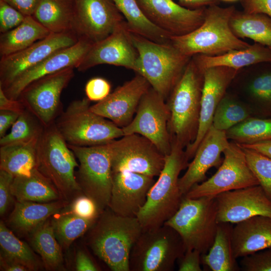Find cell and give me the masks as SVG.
<instances>
[{"instance_id": "6da1fadb", "label": "cell", "mask_w": 271, "mask_h": 271, "mask_svg": "<svg viewBox=\"0 0 271 271\" xmlns=\"http://www.w3.org/2000/svg\"><path fill=\"white\" fill-rule=\"evenodd\" d=\"M143 230L137 217L123 216L107 207L89 229L88 244L111 270L130 271L131 250Z\"/></svg>"}, {"instance_id": "7a4b0ae2", "label": "cell", "mask_w": 271, "mask_h": 271, "mask_svg": "<svg viewBox=\"0 0 271 271\" xmlns=\"http://www.w3.org/2000/svg\"><path fill=\"white\" fill-rule=\"evenodd\" d=\"M184 149L179 143L171 140V150L165 156L164 167L137 215L143 229L163 225L178 210L183 197L179 187V176L189 164Z\"/></svg>"}, {"instance_id": "3957f363", "label": "cell", "mask_w": 271, "mask_h": 271, "mask_svg": "<svg viewBox=\"0 0 271 271\" xmlns=\"http://www.w3.org/2000/svg\"><path fill=\"white\" fill-rule=\"evenodd\" d=\"M203 81V70L192 57L166 100L170 112L168 126L171 140L184 148L195 140L197 133Z\"/></svg>"}, {"instance_id": "277c9868", "label": "cell", "mask_w": 271, "mask_h": 271, "mask_svg": "<svg viewBox=\"0 0 271 271\" xmlns=\"http://www.w3.org/2000/svg\"><path fill=\"white\" fill-rule=\"evenodd\" d=\"M235 7L222 8L217 5L205 8L203 23L183 36H171L170 43L185 55L216 56L245 48L250 44L236 36L230 26Z\"/></svg>"}, {"instance_id": "5b68a950", "label": "cell", "mask_w": 271, "mask_h": 271, "mask_svg": "<svg viewBox=\"0 0 271 271\" xmlns=\"http://www.w3.org/2000/svg\"><path fill=\"white\" fill-rule=\"evenodd\" d=\"M130 35L139 54L135 72L167 100L192 57L171 43H157L131 32Z\"/></svg>"}, {"instance_id": "8992f818", "label": "cell", "mask_w": 271, "mask_h": 271, "mask_svg": "<svg viewBox=\"0 0 271 271\" xmlns=\"http://www.w3.org/2000/svg\"><path fill=\"white\" fill-rule=\"evenodd\" d=\"M90 101L87 97L72 101L55 120L67 144L99 146L124 136L121 127L90 110Z\"/></svg>"}, {"instance_id": "52a82bcc", "label": "cell", "mask_w": 271, "mask_h": 271, "mask_svg": "<svg viewBox=\"0 0 271 271\" xmlns=\"http://www.w3.org/2000/svg\"><path fill=\"white\" fill-rule=\"evenodd\" d=\"M75 157L55 123L45 126L39 142L37 169L68 202L82 193L75 175V169L79 167Z\"/></svg>"}, {"instance_id": "ba28073f", "label": "cell", "mask_w": 271, "mask_h": 271, "mask_svg": "<svg viewBox=\"0 0 271 271\" xmlns=\"http://www.w3.org/2000/svg\"><path fill=\"white\" fill-rule=\"evenodd\" d=\"M164 224L179 233L186 250L206 253L213 243L218 224L215 197L183 196L178 210Z\"/></svg>"}, {"instance_id": "9c48e42d", "label": "cell", "mask_w": 271, "mask_h": 271, "mask_svg": "<svg viewBox=\"0 0 271 271\" xmlns=\"http://www.w3.org/2000/svg\"><path fill=\"white\" fill-rule=\"evenodd\" d=\"M186 251L183 241L171 227L143 229L130 254V271H172Z\"/></svg>"}, {"instance_id": "30bf717a", "label": "cell", "mask_w": 271, "mask_h": 271, "mask_svg": "<svg viewBox=\"0 0 271 271\" xmlns=\"http://www.w3.org/2000/svg\"><path fill=\"white\" fill-rule=\"evenodd\" d=\"M67 145L79 162L76 178L82 194L95 202L100 214L108 207L111 196L112 167L109 143L90 147Z\"/></svg>"}, {"instance_id": "8fae6325", "label": "cell", "mask_w": 271, "mask_h": 271, "mask_svg": "<svg viewBox=\"0 0 271 271\" xmlns=\"http://www.w3.org/2000/svg\"><path fill=\"white\" fill-rule=\"evenodd\" d=\"M223 154V161L216 172L208 180L192 186L183 196L215 197L227 191L259 185L238 143L230 142Z\"/></svg>"}, {"instance_id": "7c38bea8", "label": "cell", "mask_w": 271, "mask_h": 271, "mask_svg": "<svg viewBox=\"0 0 271 271\" xmlns=\"http://www.w3.org/2000/svg\"><path fill=\"white\" fill-rule=\"evenodd\" d=\"M109 145L112 171H128L154 178L164 167L165 156L151 141L139 134L124 135Z\"/></svg>"}, {"instance_id": "4fadbf2b", "label": "cell", "mask_w": 271, "mask_h": 271, "mask_svg": "<svg viewBox=\"0 0 271 271\" xmlns=\"http://www.w3.org/2000/svg\"><path fill=\"white\" fill-rule=\"evenodd\" d=\"M170 117L165 98L151 87L143 96L131 121L121 127L124 135L139 134L151 141L165 156L171 150Z\"/></svg>"}, {"instance_id": "5bb4252c", "label": "cell", "mask_w": 271, "mask_h": 271, "mask_svg": "<svg viewBox=\"0 0 271 271\" xmlns=\"http://www.w3.org/2000/svg\"><path fill=\"white\" fill-rule=\"evenodd\" d=\"M74 67H69L42 77L29 84L18 99L44 126L55 122L63 111L61 94L74 76Z\"/></svg>"}, {"instance_id": "9a60e30c", "label": "cell", "mask_w": 271, "mask_h": 271, "mask_svg": "<svg viewBox=\"0 0 271 271\" xmlns=\"http://www.w3.org/2000/svg\"><path fill=\"white\" fill-rule=\"evenodd\" d=\"M139 58L126 23H120L107 37L93 43L76 68L84 72L100 64L125 67L134 71Z\"/></svg>"}, {"instance_id": "2e32d148", "label": "cell", "mask_w": 271, "mask_h": 271, "mask_svg": "<svg viewBox=\"0 0 271 271\" xmlns=\"http://www.w3.org/2000/svg\"><path fill=\"white\" fill-rule=\"evenodd\" d=\"M123 18L112 0H76L72 31L78 40L93 44L109 36Z\"/></svg>"}, {"instance_id": "e0dca14e", "label": "cell", "mask_w": 271, "mask_h": 271, "mask_svg": "<svg viewBox=\"0 0 271 271\" xmlns=\"http://www.w3.org/2000/svg\"><path fill=\"white\" fill-rule=\"evenodd\" d=\"M78 41L73 31L50 33L22 51L1 57L0 87L2 89L6 88L20 75L53 53L71 46Z\"/></svg>"}, {"instance_id": "ac0fdd59", "label": "cell", "mask_w": 271, "mask_h": 271, "mask_svg": "<svg viewBox=\"0 0 271 271\" xmlns=\"http://www.w3.org/2000/svg\"><path fill=\"white\" fill-rule=\"evenodd\" d=\"M202 70L204 81L197 133L195 140L185 150L188 161L193 158L201 142L212 126L216 109L238 71L226 66L211 67Z\"/></svg>"}, {"instance_id": "d6986e66", "label": "cell", "mask_w": 271, "mask_h": 271, "mask_svg": "<svg viewBox=\"0 0 271 271\" xmlns=\"http://www.w3.org/2000/svg\"><path fill=\"white\" fill-rule=\"evenodd\" d=\"M147 18L172 36L186 35L203 22L205 8L190 9L173 0H138Z\"/></svg>"}, {"instance_id": "ffe728a7", "label": "cell", "mask_w": 271, "mask_h": 271, "mask_svg": "<svg viewBox=\"0 0 271 271\" xmlns=\"http://www.w3.org/2000/svg\"><path fill=\"white\" fill-rule=\"evenodd\" d=\"M215 198L218 223L236 224L257 215L271 218V200L259 185L223 192Z\"/></svg>"}, {"instance_id": "44dd1931", "label": "cell", "mask_w": 271, "mask_h": 271, "mask_svg": "<svg viewBox=\"0 0 271 271\" xmlns=\"http://www.w3.org/2000/svg\"><path fill=\"white\" fill-rule=\"evenodd\" d=\"M151 87L145 78L137 74L90 109L123 127L131 121L142 97Z\"/></svg>"}, {"instance_id": "7402d4cb", "label": "cell", "mask_w": 271, "mask_h": 271, "mask_svg": "<svg viewBox=\"0 0 271 271\" xmlns=\"http://www.w3.org/2000/svg\"><path fill=\"white\" fill-rule=\"evenodd\" d=\"M154 178L128 171H112V188L108 207L115 213L137 217L146 202Z\"/></svg>"}, {"instance_id": "603a6c76", "label": "cell", "mask_w": 271, "mask_h": 271, "mask_svg": "<svg viewBox=\"0 0 271 271\" xmlns=\"http://www.w3.org/2000/svg\"><path fill=\"white\" fill-rule=\"evenodd\" d=\"M92 44L87 40L79 39L74 45L56 51L24 72L3 90L9 98L18 99L22 91L32 82L65 68H76Z\"/></svg>"}, {"instance_id": "cb8c5ba5", "label": "cell", "mask_w": 271, "mask_h": 271, "mask_svg": "<svg viewBox=\"0 0 271 271\" xmlns=\"http://www.w3.org/2000/svg\"><path fill=\"white\" fill-rule=\"evenodd\" d=\"M230 142L226 131L212 126L199 144L192 161L189 163L185 174L179 179L180 192L184 196L194 185L205 179L207 171L212 167L218 168L223 159L221 155Z\"/></svg>"}, {"instance_id": "d4e9b609", "label": "cell", "mask_w": 271, "mask_h": 271, "mask_svg": "<svg viewBox=\"0 0 271 271\" xmlns=\"http://www.w3.org/2000/svg\"><path fill=\"white\" fill-rule=\"evenodd\" d=\"M231 242L236 259L271 247V218L257 215L236 223Z\"/></svg>"}, {"instance_id": "484cf974", "label": "cell", "mask_w": 271, "mask_h": 271, "mask_svg": "<svg viewBox=\"0 0 271 271\" xmlns=\"http://www.w3.org/2000/svg\"><path fill=\"white\" fill-rule=\"evenodd\" d=\"M64 199L48 203L17 201L8 223L20 234H29L68 204Z\"/></svg>"}, {"instance_id": "4316f807", "label": "cell", "mask_w": 271, "mask_h": 271, "mask_svg": "<svg viewBox=\"0 0 271 271\" xmlns=\"http://www.w3.org/2000/svg\"><path fill=\"white\" fill-rule=\"evenodd\" d=\"M192 57L202 70L214 66H226L239 70L251 65L271 63V48L254 43L247 48L218 55L198 54Z\"/></svg>"}, {"instance_id": "83f0119b", "label": "cell", "mask_w": 271, "mask_h": 271, "mask_svg": "<svg viewBox=\"0 0 271 271\" xmlns=\"http://www.w3.org/2000/svg\"><path fill=\"white\" fill-rule=\"evenodd\" d=\"M11 191L19 201L48 203L63 199L52 182L37 169L29 176L14 177Z\"/></svg>"}, {"instance_id": "f1b7e54d", "label": "cell", "mask_w": 271, "mask_h": 271, "mask_svg": "<svg viewBox=\"0 0 271 271\" xmlns=\"http://www.w3.org/2000/svg\"><path fill=\"white\" fill-rule=\"evenodd\" d=\"M40 138L29 142L1 146L0 170L14 177L31 175L37 168Z\"/></svg>"}, {"instance_id": "f546056e", "label": "cell", "mask_w": 271, "mask_h": 271, "mask_svg": "<svg viewBox=\"0 0 271 271\" xmlns=\"http://www.w3.org/2000/svg\"><path fill=\"white\" fill-rule=\"evenodd\" d=\"M76 0H40L33 17L51 33L73 31Z\"/></svg>"}, {"instance_id": "4dcf8cb0", "label": "cell", "mask_w": 271, "mask_h": 271, "mask_svg": "<svg viewBox=\"0 0 271 271\" xmlns=\"http://www.w3.org/2000/svg\"><path fill=\"white\" fill-rule=\"evenodd\" d=\"M231 223L219 222L213 243L208 251L201 254V263L212 271H239V264L233 255Z\"/></svg>"}, {"instance_id": "1f68e13d", "label": "cell", "mask_w": 271, "mask_h": 271, "mask_svg": "<svg viewBox=\"0 0 271 271\" xmlns=\"http://www.w3.org/2000/svg\"><path fill=\"white\" fill-rule=\"evenodd\" d=\"M50 33L32 16H26L19 26L1 34V57L22 51L46 38Z\"/></svg>"}, {"instance_id": "d6a6232c", "label": "cell", "mask_w": 271, "mask_h": 271, "mask_svg": "<svg viewBox=\"0 0 271 271\" xmlns=\"http://www.w3.org/2000/svg\"><path fill=\"white\" fill-rule=\"evenodd\" d=\"M230 26L239 38H247L271 48V17L263 14L248 13L235 10Z\"/></svg>"}, {"instance_id": "836d02e7", "label": "cell", "mask_w": 271, "mask_h": 271, "mask_svg": "<svg viewBox=\"0 0 271 271\" xmlns=\"http://www.w3.org/2000/svg\"><path fill=\"white\" fill-rule=\"evenodd\" d=\"M112 1L126 19L130 32L157 43H170L172 36L157 27L147 18L138 0Z\"/></svg>"}, {"instance_id": "e575fe53", "label": "cell", "mask_w": 271, "mask_h": 271, "mask_svg": "<svg viewBox=\"0 0 271 271\" xmlns=\"http://www.w3.org/2000/svg\"><path fill=\"white\" fill-rule=\"evenodd\" d=\"M29 235L31 245L40 255L45 267L50 270L63 269L62 248L55 237L51 221L48 219Z\"/></svg>"}, {"instance_id": "d590c367", "label": "cell", "mask_w": 271, "mask_h": 271, "mask_svg": "<svg viewBox=\"0 0 271 271\" xmlns=\"http://www.w3.org/2000/svg\"><path fill=\"white\" fill-rule=\"evenodd\" d=\"M65 207L53 215L51 222L57 241L62 248L66 249L75 239L89 230L98 217L82 218Z\"/></svg>"}, {"instance_id": "8d00e7d4", "label": "cell", "mask_w": 271, "mask_h": 271, "mask_svg": "<svg viewBox=\"0 0 271 271\" xmlns=\"http://www.w3.org/2000/svg\"><path fill=\"white\" fill-rule=\"evenodd\" d=\"M1 254L25 266L28 270L39 269L40 262L31 247L18 238L2 221L0 222Z\"/></svg>"}, {"instance_id": "74e56055", "label": "cell", "mask_w": 271, "mask_h": 271, "mask_svg": "<svg viewBox=\"0 0 271 271\" xmlns=\"http://www.w3.org/2000/svg\"><path fill=\"white\" fill-rule=\"evenodd\" d=\"M228 139L239 144L271 140V118H248L226 131Z\"/></svg>"}, {"instance_id": "f35d334b", "label": "cell", "mask_w": 271, "mask_h": 271, "mask_svg": "<svg viewBox=\"0 0 271 271\" xmlns=\"http://www.w3.org/2000/svg\"><path fill=\"white\" fill-rule=\"evenodd\" d=\"M44 128L40 120L26 108L11 127L10 132L0 138V147L39 139Z\"/></svg>"}, {"instance_id": "ab89813d", "label": "cell", "mask_w": 271, "mask_h": 271, "mask_svg": "<svg viewBox=\"0 0 271 271\" xmlns=\"http://www.w3.org/2000/svg\"><path fill=\"white\" fill-rule=\"evenodd\" d=\"M248 116V112L244 107L224 97L216 109L212 126L216 129L226 131Z\"/></svg>"}, {"instance_id": "60d3db41", "label": "cell", "mask_w": 271, "mask_h": 271, "mask_svg": "<svg viewBox=\"0 0 271 271\" xmlns=\"http://www.w3.org/2000/svg\"><path fill=\"white\" fill-rule=\"evenodd\" d=\"M241 147L250 170L271 200V158L254 150Z\"/></svg>"}, {"instance_id": "b9f144b4", "label": "cell", "mask_w": 271, "mask_h": 271, "mask_svg": "<svg viewBox=\"0 0 271 271\" xmlns=\"http://www.w3.org/2000/svg\"><path fill=\"white\" fill-rule=\"evenodd\" d=\"M239 265L243 271H271V247L242 257Z\"/></svg>"}, {"instance_id": "7bdbcfd3", "label": "cell", "mask_w": 271, "mask_h": 271, "mask_svg": "<svg viewBox=\"0 0 271 271\" xmlns=\"http://www.w3.org/2000/svg\"><path fill=\"white\" fill-rule=\"evenodd\" d=\"M25 16L4 0H0V32L6 33L19 26Z\"/></svg>"}, {"instance_id": "ee69618b", "label": "cell", "mask_w": 271, "mask_h": 271, "mask_svg": "<svg viewBox=\"0 0 271 271\" xmlns=\"http://www.w3.org/2000/svg\"><path fill=\"white\" fill-rule=\"evenodd\" d=\"M250 91L258 100L271 104V70H266L251 82Z\"/></svg>"}, {"instance_id": "f6af8a7d", "label": "cell", "mask_w": 271, "mask_h": 271, "mask_svg": "<svg viewBox=\"0 0 271 271\" xmlns=\"http://www.w3.org/2000/svg\"><path fill=\"white\" fill-rule=\"evenodd\" d=\"M111 84L102 77H94L89 79L85 86L86 97L92 101H100L110 93Z\"/></svg>"}, {"instance_id": "bcb514c9", "label": "cell", "mask_w": 271, "mask_h": 271, "mask_svg": "<svg viewBox=\"0 0 271 271\" xmlns=\"http://www.w3.org/2000/svg\"><path fill=\"white\" fill-rule=\"evenodd\" d=\"M70 205V209L79 217L93 219L99 215L95 202L84 194L75 198Z\"/></svg>"}, {"instance_id": "7dc6e473", "label": "cell", "mask_w": 271, "mask_h": 271, "mask_svg": "<svg viewBox=\"0 0 271 271\" xmlns=\"http://www.w3.org/2000/svg\"><path fill=\"white\" fill-rule=\"evenodd\" d=\"M14 176L2 170H0V215L3 216L7 211L13 202V195L11 186Z\"/></svg>"}, {"instance_id": "c3c4849f", "label": "cell", "mask_w": 271, "mask_h": 271, "mask_svg": "<svg viewBox=\"0 0 271 271\" xmlns=\"http://www.w3.org/2000/svg\"><path fill=\"white\" fill-rule=\"evenodd\" d=\"M179 271H202L201 254L197 250H186L178 260Z\"/></svg>"}, {"instance_id": "681fc988", "label": "cell", "mask_w": 271, "mask_h": 271, "mask_svg": "<svg viewBox=\"0 0 271 271\" xmlns=\"http://www.w3.org/2000/svg\"><path fill=\"white\" fill-rule=\"evenodd\" d=\"M245 12L260 13L271 17V0H240Z\"/></svg>"}, {"instance_id": "f907efd6", "label": "cell", "mask_w": 271, "mask_h": 271, "mask_svg": "<svg viewBox=\"0 0 271 271\" xmlns=\"http://www.w3.org/2000/svg\"><path fill=\"white\" fill-rule=\"evenodd\" d=\"M75 268L77 271H98L100 268L85 251L79 250L76 253Z\"/></svg>"}, {"instance_id": "816d5d0a", "label": "cell", "mask_w": 271, "mask_h": 271, "mask_svg": "<svg viewBox=\"0 0 271 271\" xmlns=\"http://www.w3.org/2000/svg\"><path fill=\"white\" fill-rule=\"evenodd\" d=\"M25 16H33L40 0H4Z\"/></svg>"}, {"instance_id": "f5cc1de1", "label": "cell", "mask_w": 271, "mask_h": 271, "mask_svg": "<svg viewBox=\"0 0 271 271\" xmlns=\"http://www.w3.org/2000/svg\"><path fill=\"white\" fill-rule=\"evenodd\" d=\"M26 107L19 99H13L8 97L0 87V110H6L21 113Z\"/></svg>"}, {"instance_id": "db71d44e", "label": "cell", "mask_w": 271, "mask_h": 271, "mask_svg": "<svg viewBox=\"0 0 271 271\" xmlns=\"http://www.w3.org/2000/svg\"><path fill=\"white\" fill-rule=\"evenodd\" d=\"M20 114L15 111L0 110V138L6 134L8 129L12 126Z\"/></svg>"}, {"instance_id": "11a10c76", "label": "cell", "mask_w": 271, "mask_h": 271, "mask_svg": "<svg viewBox=\"0 0 271 271\" xmlns=\"http://www.w3.org/2000/svg\"><path fill=\"white\" fill-rule=\"evenodd\" d=\"M239 145L242 147L254 150L271 158V140Z\"/></svg>"}, {"instance_id": "9f6ffc18", "label": "cell", "mask_w": 271, "mask_h": 271, "mask_svg": "<svg viewBox=\"0 0 271 271\" xmlns=\"http://www.w3.org/2000/svg\"><path fill=\"white\" fill-rule=\"evenodd\" d=\"M181 6L190 9H196L217 5L220 0H178Z\"/></svg>"}, {"instance_id": "6f0895ef", "label": "cell", "mask_w": 271, "mask_h": 271, "mask_svg": "<svg viewBox=\"0 0 271 271\" xmlns=\"http://www.w3.org/2000/svg\"><path fill=\"white\" fill-rule=\"evenodd\" d=\"M0 266L1 270L27 271L28 269L23 265L1 254Z\"/></svg>"}, {"instance_id": "680465c9", "label": "cell", "mask_w": 271, "mask_h": 271, "mask_svg": "<svg viewBox=\"0 0 271 271\" xmlns=\"http://www.w3.org/2000/svg\"><path fill=\"white\" fill-rule=\"evenodd\" d=\"M221 1H225V2H234V1H236L238 0H221Z\"/></svg>"}]
</instances>
